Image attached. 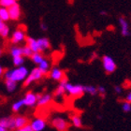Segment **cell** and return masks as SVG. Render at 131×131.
<instances>
[{"mask_svg":"<svg viewBox=\"0 0 131 131\" xmlns=\"http://www.w3.org/2000/svg\"><path fill=\"white\" fill-rule=\"evenodd\" d=\"M44 74L42 73V71L39 69L38 68H33L32 70L28 73L27 77L25 78V82H24V85L25 86H28V85H30L31 83L33 82H37L38 80H40L42 77H43Z\"/></svg>","mask_w":131,"mask_h":131,"instance_id":"7a4b0ae2","label":"cell"},{"mask_svg":"<svg viewBox=\"0 0 131 131\" xmlns=\"http://www.w3.org/2000/svg\"><path fill=\"white\" fill-rule=\"evenodd\" d=\"M38 41V50L39 52H45L46 50L50 49L51 47V43H50V40L47 38H39L37 39Z\"/></svg>","mask_w":131,"mask_h":131,"instance_id":"5bb4252c","label":"cell"},{"mask_svg":"<svg viewBox=\"0 0 131 131\" xmlns=\"http://www.w3.org/2000/svg\"><path fill=\"white\" fill-rule=\"evenodd\" d=\"M38 68L40 69L41 71H42V73L45 75L46 73H48L50 70V62L47 59H45L44 58L43 60L41 61L40 63L38 65Z\"/></svg>","mask_w":131,"mask_h":131,"instance_id":"ac0fdd59","label":"cell"},{"mask_svg":"<svg viewBox=\"0 0 131 131\" xmlns=\"http://www.w3.org/2000/svg\"><path fill=\"white\" fill-rule=\"evenodd\" d=\"M114 92L116 94H121V93H122V87H121V86H119V85H116V86H114Z\"/></svg>","mask_w":131,"mask_h":131,"instance_id":"d6a6232c","label":"cell"},{"mask_svg":"<svg viewBox=\"0 0 131 131\" xmlns=\"http://www.w3.org/2000/svg\"><path fill=\"white\" fill-rule=\"evenodd\" d=\"M97 94H99L101 96H105V94H106V89L104 86H98L97 87Z\"/></svg>","mask_w":131,"mask_h":131,"instance_id":"4dcf8cb0","label":"cell"},{"mask_svg":"<svg viewBox=\"0 0 131 131\" xmlns=\"http://www.w3.org/2000/svg\"><path fill=\"white\" fill-rule=\"evenodd\" d=\"M68 82L67 81V78H64L62 79L59 82V85H58V87L56 88V90L54 92V96L56 97H62L66 95L67 93V91H66V83Z\"/></svg>","mask_w":131,"mask_h":131,"instance_id":"7c38bea8","label":"cell"},{"mask_svg":"<svg viewBox=\"0 0 131 131\" xmlns=\"http://www.w3.org/2000/svg\"><path fill=\"white\" fill-rule=\"evenodd\" d=\"M50 77L52 78L53 81H56V82H60L61 80L65 78V73L62 69H60L57 67H54V68H52V70L50 72Z\"/></svg>","mask_w":131,"mask_h":131,"instance_id":"8fae6325","label":"cell"},{"mask_svg":"<svg viewBox=\"0 0 131 131\" xmlns=\"http://www.w3.org/2000/svg\"><path fill=\"white\" fill-rule=\"evenodd\" d=\"M40 29L42 31H44V32H46V31L48 30V25H47L46 24H44V23H41L40 24Z\"/></svg>","mask_w":131,"mask_h":131,"instance_id":"1f68e13d","label":"cell"},{"mask_svg":"<svg viewBox=\"0 0 131 131\" xmlns=\"http://www.w3.org/2000/svg\"><path fill=\"white\" fill-rule=\"evenodd\" d=\"M7 26V25H6V23L5 22H3L2 20L0 19V33H1V31L4 29V28Z\"/></svg>","mask_w":131,"mask_h":131,"instance_id":"836d02e7","label":"cell"},{"mask_svg":"<svg viewBox=\"0 0 131 131\" xmlns=\"http://www.w3.org/2000/svg\"><path fill=\"white\" fill-rule=\"evenodd\" d=\"M0 131H8V129L3 127V126H0Z\"/></svg>","mask_w":131,"mask_h":131,"instance_id":"8d00e7d4","label":"cell"},{"mask_svg":"<svg viewBox=\"0 0 131 131\" xmlns=\"http://www.w3.org/2000/svg\"><path fill=\"white\" fill-rule=\"evenodd\" d=\"M25 38H26V36H25V31L22 29H17L11 35L10 42L14 45H18V44L22 43L23 41H25Z\"/></svg>","mask_w":131,"mask_h":131,"instance_id":"8992f818","label":"cell"},{"mask_svg":"<svg viewBox=\"0 0 131 131\" xmlns=\"http://www.w3.org/2000/svg\"><path fill=\"white\" fill-rule=\"evenodd\" d=\"M52 125L56 131H68L69 127V123L63 117H55L52 121Z\"/></svg>","mask_w":131,"mask_h":131,"instance_id":"5b68a950","label":"cell"},{"mask_svg":"<svg viewBox=\"0 0 131 131\" xmlns=\"http://www.w3.org/2000/svg\"><path fill=\"white\" fill-rule=\"evenodd\" d=\"M100 14L101 15H107V12L106 11H100Z\"/></svg>","mask_w":131,"mask_h":131,"instance_id":"74e56055","label":"cell"},{"mask_svg":"<svg viewBox=\"0 0 131 131\" xmlns=\"http://www.w3.org/2000/svg\"><path fill=\"white\" fill-rule=\"evenodd\" d=\"M5 73V71H4V68H3L2 66L0 65V77H2Z\"/></svg>","mask_w":131,"mask_h":131,"instance_id":"d590c367","label":"cell"},{"mask_svg":"<svg viewBox=\"0 0 131 131\" xmlns=\"http://www.w3.org/2000/svg\"><path fill=\"white\" fill-rule=\"evenodd\" d=\"M23 106H24V102H23V99H21V100H18V101H16L15 103H13L11 109H12L13 112H19Z\"/></svg>","mask_w":131,"mask_h":131,"instance_id":"83f0119b","label":"cell"},{"mask_svg":"<svg viewBox=\"0 0 131 131\" xmlns=\"http://www.w3.org/2000/svg\"><path fill=\"white\" fill-rule=\"evenodd\" d=\"M30 126L32 127L33 131H42L46 127L47 123L46 121L42 118H36L31 122Z\"/></svg>","mask_w":131,"mask_h":131,"instance_id":"30bf717a","label":"cell"},{"mask_svg":"<svg viewBox=\"0 0 131 131\" xmlns=\"http://www.w3.org/2000/svg\"><path fill=\"white\" fill-rule=\"evenodd\" d=\"M23 49V56L24 57H31V55L33 54V51L30 49V47L25 45V46L22 47Z\"/></svg>","mask_w":131,"mask_h":131,"instance_id":"4316f807","label":"cell"},{"mask_svg":"<svg viewBox=\"0 0 131 131\" xmlns=\"http://www.w3.org/2000/svg\"><path fill=\"white\" fill-rule=\"evenodd\" d=\"M126 100L128 101L129 103H131V92H129L127 95H126Z\"/></svg>","mask_w":131,"mask_h":131,"instance_id":"e575fe53","label":"cell"},{"mask_svg":"<svg viewBox=\"0 0 131 131\" xmlns=\"http://www.w3.org/2000/svg\"><path fill=\"white\" fill-rule=\"evenodd\" d=\"M14 124H15V128L17 129L27 125L28 120L27 118L24 117V116H17V117H14Z\"/></svg>","mask_w":131,"mask_h":131,"instance_id":"e0dca14e","label":"cell"},{"mask_svg":"<svg viewBox=\"0 0 131 131\" xmlns=\"http://www.w3.org/2000/svg\"><path fill=\"white\" fill-rule=\"evenodd\" d=\"M10 55L12 57H15V56H21L23 55V49L22 47L18 46V45H14L10 48Z\"/></svg>","mask_w":131,"mask_h":131,"instance_id":"ffe728a7","label":"cell"},{"mask_svg":"<svg viewBox=\"0 0 131 131\" xmlns=\"http://www.w3.org/2000/svg\"><path fill=\"white\" fill-rule=\"evenodd\" d=\"M38 101V96L36 94H34L33 92H28L25 96L23 98V102H24V106L27 107H34L37 104Z\"/></svg>","mask_w":131,"mask_h":131,"instance_id":"9c48e42d","label":"cell"},{"mask_svg":"<svg viewBox=\"0 0 131 131\" xmlns=\"http://www.w3.org/2000/svg\"><path fill=\"white\" fill-rule=\"evenodd\" d=\"M12 63L15 67H20V66H23L25 63V57L21 55V56H15V57H12Z\"/></svg>","mask_w":131,"mask_h":131,"instance_id":"d4e9b609","label":"cell"},{"mask_svg":"<svg viewBox=\"0 0 131 131\" xmlns=\"http://www.w3.org/2000/svg\"><path fill=\"white\" fill-rule=\"evenodd\" d=\"M118 22H119V25H120L121 28V34L123 37H129L131 35L130 32V28H129V24L128 22L126 21V18L124 17H120L118 19Z\"/></svg>","mask_w":131,"mask_h":131,"instance_id":"ba28073f","label":"cell"},{"mask_svg":"<svg viewBox=\"0 0 131 131\" xmlns=\"http://www.w3.org/2000/svg\"><path fill=\"white\" fill-rule=\"evenodd\" d=\"M122 110L124 112H131V103H129L128 101H125L122 103Z\"/></svg>","mask_w":131,"mask_h":131,"instance_id":"f1b7e54d","label":"cell"},{"mask_svg":"<svg viewBox=\"0 0 131 131\" xmlns=\"http://www.w3.org/2000/svg\"><path fill=\"white\" fill-rule=\"evenodd\" d=\"M2 54V48H1V46H0V55Z\"/></svg>","mask_w":131,"mask_h":131,"instance_id":"f35d334b","label":"cell"},{"mask_svg":"<svg viewBox=\"0 0 131 131\" xmlns=\"http://www.w3.org/2000/svg\"><path fill=\"white\" fill-rule=\"evenodd\" d=\"M16 131H33V129L30 125L27 124V125H25V126H22V127H20V128H17Z\"/></svg>","mask_w":131,"mask_h":131,"instance_id":"f546056e","label":"cell"},{"mask_svg":"<svg viewBox=\"0 0 131 131\" xmlns=\"http://www.w3.org/2000/svg\"><path fill=\"white\" fill-rule=\"evenodd\" d=\"M38 96V101H37V104H38L39 107H43L48 105L49 103H51L52 97L50 94H43V95H37Z\"/></svg>","mask_w":131,"mask_h":131,"instance_id":"4fadbf2b","label":"cell"},{"mask_svg":"<svg viewBox=\"0 0 131 131\" xmlns=\"http://www.w3.org/2000/svg\"><path fill=\"white\" fill-rule=\"evenodd\" d=\"M66 91L68 95L72 96H81L84 94V86L81 84H73V83L67 82Z\"/></svg>","mask_w":131,"mask_h":131,"instance_id":"3957f363","label":"cell"},{"mask_svg":"<svg viewBox=\"0 0 131 131\" xmlns=\"http://www.w3.org/2000/svg\"><path fill=\"white\" fill-rule=\"evenodd\" d=\"M25 39H26V45L30 47V49L33 51V52H39V50H38V41H37V39H36V38H32V37H27Z\"/></svg>","mask_w":131,"mask_h":131,"instance_id":"2e32d148","label":"cell"},{"mask_svg":"<svg viewBox=\"0 0 131 131\" xmlns=\"http://www.w3.org/2000/svg\"><path fill=\"white\" fill-rule=\"evenodd\" d=\"M16 2H17V0H0V7L8 8Z\"/></svg>","mask_w":131,"mask_h":131,"instance_id":"484cf974","label":"cell"},{"mask_svg":"<svg viewBox=\"0 0 131 131\" xmlns=\"http://www.w3.org/2000/svg\"><path fill=\"white\" fill-rule=\"evenodd\" d=\"M29 71L28 68L25 66H20V67H15L13 69H9L7 70L4 73V77L5 79L12 80L14 82H19L25 81V78L27 77Z\"/></svg>","mask_w":131,"mask_h":131,"instance_id":"6da1fadb","label":"cell"},{"mask_svg":"<svg viewBox=\"0 0 131 131\" xmlns=\"http://www.w3.org/2000/svg\"><path fill=\"white\" fill-rule=\"evenodd\" d=\"M0 19L2 20L3 22H8L9 21V13H8V9L7 8H3L0 7Z\"/></svg>","mask_w":131,"mask_h":131,"instance_id":"44dd1931","label":"cell"},{"mask_svg":"<svg viewBox=\"0 0 131 131\" xmlns=\"http://www.w3.org/2000/svg\"><path fill=\"white\" fill-rule=\"evenodd\" d=\"M5 84L6 87H7V90L8 92H13L17 87V82L12 81V80H8V79H5Z\"/></svg>","mask_w":131,"mask_h":131,"instance_id":"603a6c76","label":"cell"},{"mask_svg":"<svg viewBox=\"0 0 131 131\" xmlns=\"http://www.w3.org/2000/svg\"><path fill=\"white\" fill-rule=\"evenodd\" d=\"M102 66H103L104 70L108 74L113 73L117 68V65L115 63V61L110 55H104L102 57Z\"/></svg>","mask_w":131,"mask_h":131,"instance_id":"277c9868","label":"cell"},{"mask_svg":"<svg viewBox=\"0 0 131 131\" xmlns=\"http://www.w3.org/2000/svg\"><path fill=\"white\" fill-rule=\"evenodd\" d=\"M0 126H3L7 129H14L15 128L14 118H2V119H0Z\"/></svg>","mask_w":131,"mask_h":131,"instance_id":"9a60e30c","label":"cell"},{"mask_svg":"<svg viewBox=\"0 0 131 131\" xmlns=\"http://www.w3.org/2000/svg\"><path fill=\"white\" fill-rule=\"evenodd\" d=\"M71 124L72 126L77 127V128H81L82 126V118L79 115H72L71 116Z\"/></svg>","mask_w":131,"mask_h":131,"instance_id":"d6986e66","label":"cell"},{"mask_svg":"<svg viewBox=\"0 0 131 131\" xmlns=\"http://www.w3.org/2000/svg\"><path fill=\"white\" fill-rule=\"evenodd\" d=\"M30 58L31 60L33 61V63L36 64V65H38L44 59V56L39 52H33V54L31 55Z\"/></svg>","mask_w":131,"mask_h":131,"instance_id":"7402d4cb","label":"cell"},{"mask_svg":"<svg viewBox=\"0 0 131 131\" xmlns=\"http://www.w3.org/2000/svg\"><path fill=\"white\" fill-rule=\"evenodd\" d=\"M84 93L89 94L91 96H96L97 94V87L94 86V85H85Z\"/></svg>","mask_w":131,"mask_h":131,"instance_id":"cb8c5ba5","label":"cell"},{"mask_svg":"<svg viewBox=\"0 0 131 131\" xmlns=\"http://www.w3.org/2000/svg\"><path fill=\"white\" fill-rule=\"evenodd\" d=\"M8 13H9V19L12 21H17L20 19V17L22 15V10H21V7L18 3H14L13 5L8 8Z\"/></svg>","mask_w":131,"mask_h":131,"instance_id":"52a82bcc","label":"cell"}]
</instances>
